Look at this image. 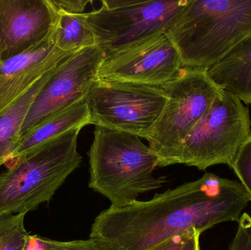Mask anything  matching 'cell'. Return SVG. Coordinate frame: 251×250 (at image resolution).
I'll return each mask as SVG.
<instances>
[{"label":"cell","mask_w":251,"mask_h":250,"mask_svg":"<svg viewBox=\"0 0 251 250\" xmlns=\"http://www.w3.org/2000/svg\"><path fill=\"white\" fill-rule=\"evenodd\" d=\"M250 201L237 181L206 173L150 201L103 210L90 239L100 250H149L193 230L202 233L219 223H238Z\"/></svg>","instance_id":"1"},{"label":"cell","mask_w":251,"mask_h":250,"mask_svg":"<svg viewBox=\"0 0 251 250\" xmlns=\"http://www.w3.org/2000/svg\"><path fill=\"white\" fill-rule=\"evenodd\" d=\"M164 32L183 68L209 70L251 35V0H189Z\"/></svg>","instance_id":"2"},{"label":"cell","mask_w":251,"mask_h":250,"mask_svg":"<svg viewBox=\"0 0 251 250\" xmlns=\"http://www.w3.org/2000/svg\"><path fill=\"white\" fill-rule=\"evenodd\" d=\"M94 135L88 153V187L107 198L110 206L129 205L168 182L153 176L157 159L138 136L98 126Z\"/></svg>","instance_id":"3"},{"label":"cell","mask_w":251,"mask_h":250,"mask_svg":"<svg viewBox=\"0 0 251 250\" xmlns=\"http://www.w3.org/2000/svg\"><path fill=\"white\" fill-rule=\"evenodd\" d=\"M76 127L16 161L0 174V216L27 214L51 201L82 157Z\"/></svg>","instance_id":"4"},{"label":"cell","mask_w":251,"mask_h":250,"mask_svg":"<svg viewBox=\"0 0 251 250\" xmlns=\"http://www.w3.org/2000/svg\"><path fill=\"white\" fill-rule=\"evenodd\" d=\"M167 96L162 113L147 141L157 167L179 164L184 141L221 91L204 69L181 68L161 87Z\"/></svg>","instance_id":"5"},{"label":"cell","mask_w":251,"mask_h":250,"mask_svg":"<svg viewBox=\"0 0 251 250\" xmlns=\"http://www.w3.org/2000/svg\"><path fill=\"white\" fill-rule=\"evenodd\" d=\"M251 132L249 108L221 90L184 141L179 164L201 170L216 164L230 166Z\"/></svg>","instance_id":"6"},{"label":"cell","mask_w":251,"mask_h":250,"mask_svg":"<svg viewBox=\"0 0 251 250\" xmlns=\"http://www.w3.org/2000/svg\"><path fill=\"white\" fill-rule=\"evenodd\" d=\"M189 0H102L87 12L96 45L104 55L121 51L153 34L164 32Z\"/></svg>","instance_id":"7"},{"label":"cell","mask_w":251,"mask_h":250,"mask_svg":"<svg viewBox=\"0 0 251 250\" xmlns=\"http://www.w3.org/2000/svg\"><path fill=\"white\" fill-rule=\"evenodd\" d=\"M85 98L90 124L146 140L167 101L162 88L99 79Z\"/></svg>","instance_id":"8"},{"label":"cell","mask_w":251,"mask_h":250,"mask_svg":"<svg viewBox=\"0 0 251 250\" xmlns=\"http://www.w3.org/2000/svg\"><path fill=\"white\" fill-rule=\"evenodd\" d=\"M181 68L176 48L165 32H159L106 56L98 79L161 88Z\"/></svg>","instance_id":"9"},{"label":"cell","mask_w":251,"mask_h":250,"mask_svg":"<svg viewBox=\"0 0 251 250\" xmlns=\"http://www.w3.org/2000/svg\"><path fill=\"white\" fill-rule=\"evenodd\" d=\"M104 57L101 49L94 45L65 58L35 98L21 136L48 116L85 98L98 79Z\"/></svg>","instance_id":"10"},{"label":"cell","mask_w":251,"mask_h":250,"mask_svg":"<svg viewBox=\"0 0 251 250\" xmlns=\"http://www.w3.org/2000/svg\"><path fill=\"white\" fill-rule=\"evenodd\" d=\"M53 26L49 0H0V60L51 40Z\"/></svg>","instance_id":"11"},{"label":"cell","mask_w":251,"mask_h":250,"mask_svg":"<svg viewBox=\"0 0 251 250\" xmlns=\"http://www.w3.org/2000/svg\"><path fill=\"white\" fill-rule=\"evenodd\" d=\"M72 54L56 48L51 39L19 55L0 60V116Z\"/></svg>","instance_id":"12"},{"label":"cell","mask_w":251,"mask_h":250,"mask_svg":"<svg viewBox=\"0 0 251 250\" xmlns=\"http://www.w3.org/2000/svg\"><path fill=\"white\" fill-rule=\"evenodd\" d=\"M87 125H90L89 111L86 100L83 98L48 116L25 132L4 165L7 168L60 135L75 128H83Z\"/></svg>","instance_id":"13"},{"label":"cell","mask_w":251,"mask_h":250,"mask_svg":"<svg viewBox=\"0 0 251 250\" xmlns=\"http://www.w3.org/2000/svg\"><path fill=\"white\" fill-rule=\"evenodd\" d=\"M54 14L53 44L65 52L75 53L96 45L92 29L87 19L89 0H49Z\"/></svg>","instance_id":"14"},{"label":"cell","mask_w":251,"mask_h":250,"mask_svg":"<svg viewBox=\"0 0 251 250\" xmlns=\"http://www.w3.org/2000/svg\"><path fill=\"white\" fill-rule=\"evenodd\" d=\"M211 80L246 104H251V35L207 70Z\"/></svg>","instance_id":"15"},{"label":"cell","mask_w":251,"mask_h":250,"mask_svg":"<svg viewBox=\"0 0 251 250\" xmlns=\"http://www.w3.org/2000/svg\"><path fill=\"white\" fill-rule=\"evenodd\" d=\"M57 66L47 73L11 108L0 116V167L6 164L15 149L20 139L24 123L35 98L51 79Z\"/></svg>","instance_id":"16"},{"label":"cell","mask_w":251,"mask_h":250,"mask_svg":"<svg viewBox=\"0 0 251 250\" xmlns=\"http://www.w3.org/2000/svg\"><path fill=\"white\" fill-rule=\"evenodd\" d=\"M25 216H0V250H27L31 235L25 229Z\"/></svg>","instance_id":"17"},{"label":"cell","mask_w":251,"mask_h":250,"mask_svg":"<svg viewBox=\"0 0 251 250\" xmlns=\"http://www.w3.org/2000/svg\"><path fill=\"white\" fill-rule=\"evenodd\" d=\"M26 250H100L98 245L91 239L58 242L38 235L30 236V241Z\"/></svg>","instance_id":"18"},{"label":"cell","mask_w":251,"mask_h":250,"mask_svg":"<svg viewBox=\"0 0 251 250\" xmlns=\"http://www.w3.org/2000/svg\"><path fill=\"white\" fill-rule=\"evenodd\" d=\"M230 167L234 170L251 199V132L237 151Z\"/></svg>","instance_id":"19"},{"label":"cell","mask_w":251,"mask_h":250,"mask_svg":"<svg viewBox=\"0 0 251 250\" xmlns=\"http://www.w3.org/2000/svg\"><path fill=\"white\" fill-rule=\"evenodd\" d=\"M201 234L200 232L193 230L167 239L149 250H200Z\"/></svg>","instance_id":"20"},{"label":"cell","mask_w":251,"mask_h":250,"mask_svg":"<svg viewBox=\"0 0 251 250\" xmlns=\"http://www.w3.org/2000/svg\"><path fill=\"white\" fill-rule=\"evenodd\" d=\"M238 229L228 250H251V215L244 213L238 222Z\"/></svg>","instance_id":"21"}]
</instances>
